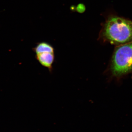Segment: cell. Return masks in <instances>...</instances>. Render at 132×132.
Listing matches in <instances>:
<instances>
[{"label":"cell","instance_id":"1","mask_svg":"<svg viewBox=\"0 0 132 132\" xmlns=\"http://www.w3.org/2000/svg\"><path fill=\"white\" fill-rule=\"evenodd\" d=\"M100 36L104 41L118 46L132 42V21L110 15L102 24Z\"/></svg>","mask_w":132,"mask_h":132},{"label":"cell","instance_id":"3","mask_svg":"<svg viewBox=\"0 0 132 132\" xmlns=\"http://www.w3.org/2000/svg\"><path fill=\"white\" fill-rule=\"evenodd\" d=\"M34 51L36 58L40 64L50 72L52 71L55 59V49L53 46L47 42H40L36 46Z\"/></svg>","mask_w":132,"mask_h":132},{"label":"cell","instance_id":"2","mask_svg":"<svg viewBox=\"0 0 132 132\" xmlns=\"http://www.w3.org/2000/svg\"><path fill=\"white\" fill-rule=\"evenodd\" d=\"M110 68L112 75L116 77L132 72V42L119 45L115 48Z\"/></svg>","mask_w":132,"mask_h":132}]
</instances>
